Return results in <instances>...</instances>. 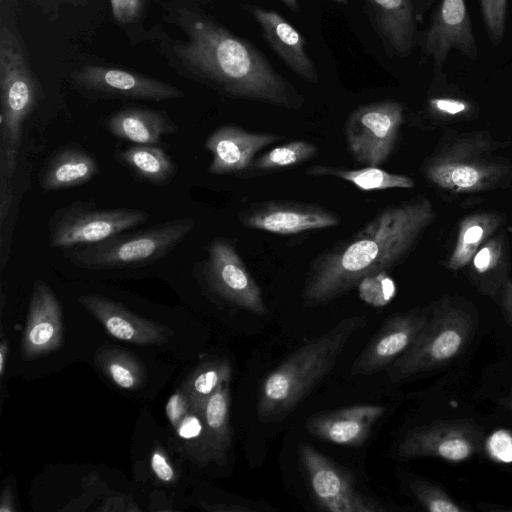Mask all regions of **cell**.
<instances>
[{"label":"cell","instance_id":"1","mask_svg":"<svg viewBox=\"0 0 512 512\" xmlns=\"http://www.w3.org/2000/svg\"><path fill=\"white\" fill-rule=\"evenodd\" d=\"M434 218L432 204L425 197L381 210L357 233L313 260L302 292L303 305L326 304L364 278L387 272L408 254Z\"/></svg>","mask_w":512,"mask_h":512},{"label":"cell","instance_id":"2","mask_svg":"<svg viewBox=\"0 0 512 512\" xmlns=\"http://www.w3.org/2000/svg\"><path fill=\"white\" fill-rule=\"evenodd\" d=\"M188 40L175 51L200 79L232 98L299 109L303 96L251 43L202 16L190 17Z\"/></svg>","mask_w":512,"mask_h":512},{"label":"cell","instance_id":"3","mask_svg":"<svg viewBox=\"0 0 512 512\" xmlns=\"http://www.w3.org/2000/svg\"><path fill=\"white\" fill-rule=\"evenodd\" d=\"M366 324L364 315L346 317L290 354L261 385L258 419L273 423L291 413L333 369L349 340Z\"/></svg>","mask_w":512,"mask_h":512},{"label":"cell","instance_id":"4","mask_svg":"<svg viewBox=\"0 0 512 512\" xmlns=\"http://www.w3.org/2000/svg\"><path fill=\"white\" fill-rule=\"evenodd\" d=\"M0 164L1 181L15 170L23 125L36 101V86L22 46L6 27L0 32Z\"/></svg>","mask_w":512,"mask_h":512},{"label":"cell","instance_id":"5","mask_svg":"<svg viewBox=\"0 0 512 512\" xmlns=\"http://www.w3.org/2000/svg\"><path fill=\"white\" fill-rule=\"evenodd\" d=\"M194 227V218H176L145 230L122 232L98 243L73 247L66 256L76 266L90 270L145 265L167 255Z\"/></svg>","mask_w":512,"mask_h":512},{"label":"cell","instance_id":"6","mask_svg":"<svg viewBox=\"0 0 512 512\" xmlns=\"http://www.w3.org/2000/svg\"><path fill=\"white\" fill-rule=\"evenodd\" d=\"M476 323L466 310L448 302L430 309L428 320L412 347L389 369L393 382L446 365L468 346Z\"/></svg>","mask_w":512,"mask_h":512},{"label":"cell","instance_id":"7","mask_svg":"<svg viewBox=\"0 0 512 512\" xmlns=\"http://www.w3.org/2000/svg\"><path fill=\"white\" fill-rule=\"evenodd\" d=\"M299 463L315 503L330 512H385V504L360 489L353 475L313 445H298Z\"/></svg>","mask_w":512,"mask_h":512},{"label":"cell","instance_id":"8","mask_svg":"<svg viewBox=\"0 0 512 512\" xmlns=\"http://www.w3.org/2000/svg\"><path fill=\"white\" fill-rule=\"evenodd\" d=\"M404 120V106L395 100L361 105L347 118L344 133L355 161L379 167L392 153Z\"/></svg>","mask_w":512,"mask_h":512},{"label":"cell","instance_id":"9","mask_svg":"<svg viewBox=\"0 0 512 512\" xmlns=\"http://www.w3.org/2000/svg\"><path fill=\"white\" fill-rule=\"evenodd\" d=\"M489 144L463 140L433 158L425 167V176L436 186L458 193L479 192L494 187L507 173V167L482 156Z\"/></svg>","mask_w":512,"mask_h":512},{"label":"cell","instance_id":"10","mask_svg":"<svg viewBox=\"0 0 512 512\" xmlns=\"http://www.w3.org/2000/svg\"><path fill=\"white\" fill-rule=\"evenodd\" d=\"M148 217V212L139 209L70 205L52 217L49 243L53 248L65 249L98 243L145 223Z\"/></svg>","mask_w":512,"mask_h":512},{"label":"cell","instance_id":"11","mask_svg":"<svg viewBox=\"0 0 512 512\" xmlns=\"http://www.w3.org/2000/svg\"><path fill=\"white\" fill-rule=\"evenodd\" d=\"M483 445V431L471 419L438 420L410 430L398 445L404 459L438 458L459 463L473 457Z\"/></svg>","mask_w":512,"mask_h":512},{"label":"cell","instance_id":"12","mask_svg":"<svg viewBox=\"0 0 512 512\" xmlns=\"http://www.w3.org/2000/svg\"><path fill=\"white\" fill-rule=\"evenodd\" d=\"M209 287L225 301L256 315H266L261 288L233 245L216 238L208 247L203 267Z\"/></svg>","mask_w":512,"mask_h":512},{"label":"cell","instance_id":"13","mask_svg":"<svg viewBox=\"0 0 512 512\" xmlns=\"http://www.w3.org/2000/svg\"><path fill=\"white\" fill-rule=\"evenodd\" d=\"M429 314L430 309H413L385 319L353 362L351 374L368 376L390 367L415 343Z\"/></svg>","mask_w":512,"mask_h":512},{"label":"cell","instance_id":"14","mask_svg":"<svg viewBox=\"0 0 512 512\" xmlns=\"http://www.w3.org/2000/svg\"><path fill=\"white\" fill-rule=\"evenodd\" d=\"M422 50L441 72L452 50L471 61L478 56L477 45L465 0H441L426 29Z\"/></svg>","mask_w":512,"mask_h":512},{"label":"cell","instance_id":"15","mask_svg":"<svg viewBox=\"0 0 512 512\" xmlns=\"http://www.w3.org/2000/svg\"><path fill=\"white\" fill-rule=\"evenodd\" d=\"M244 226L265 232L293 235L338 225L340 217L322 206L297 201L253 204L240 215Z\"/></svg>","mask_w":512,"mask_h":512},{"label":"cell","instance_id":"16","mask_svg":"<svg viewBox=\"0 0 512 512\" xmlns=\"http://www.w3.org/2000/svg\"><path fill=\"white\" fill-rule=\"evenodd\" d=\"M75 83L93 94L162 101L184 96L170 84L136 73L102 66H85L73 74Z\"/></svg>","mask_w":512,"mask_h":512},{"label":"cell","instance_id":"17","mask_svg":"<svg viewBox=\"0 0 512 512\" xmlns=\"http://www.w3.org/2000/svg\"><path fill=\"white\" fill-rule=\"evenodd\" d=\"M63 342L60 303L51 288L37 279L30 298L21 355L30 360L58 350Z\"/></svg>","mask_w":512,"mask_h":512},{"label":"cell","instance_id":"18","mask_svg":"<svg viewBox=\"0 0 512 512\" xmlns=\"http://www.w3.org/2000/svg\"><path fill=\"white\" fill-rule=\"evenodd\" d=\"M280 138L273 133L251 132L233 125L221 126L205 141V148L212 155L208 170L215 175H241L258 152Z\"/></svg>","mask_w":512,"mask_h":512},{"label":"cell","instance_id":"19","mask_svg":"<svg viewBox=\"0 0 512 512\" xmlns=\"http://www.w3.org/2000/svg\"><path fill=\"white\" fill-rule=\"evenodd\" d=\"M78 300L111 336L119 340L136 345H161L173 334L168 327L139 317L118 302L101 295L86 294Z\"/></svg>","mask_w":512,"mask_h":512},{"label":"cell","instance_id":"20","mask_svg":"<svg viewBox=\"0 0 512 512\" xmlns=\"http://www.w3.org/2000/svg\"><path fill=\"white\" fill-rule=\"evenodd\" d=\"M384 413L382 405H353L317 413L306 421L305 427L309 434L322 441L358 447L367 441Z\"/></svg>","mask_w":512,"mask_h":512},{"label":"cell","instance_id":"21","mask_svg":"<svg viewBox=\"0 0 512 512\" xmlns=\"http://www.w3.org/2000/svg\"><path fill=\"white\" fill-rule=\"evenodd\" d=\"M244 8L258 23L271 49L300 78L309 83L319 80L316 66L305 50L302 35L279 13L247 4Z\"/></svg>","mask_w":512,"mask_h":512},{"label":"cell","instance_id":"22","mask_svg":"<svg viewBox=\"0 0 512 512\" xmlns=\"http://www.w3.org/2000/svg\"><path fill=\"white\" fill-rule=\"evenodd\" d=\"M370 21L390 56L407 57L416 38L412 0H363Z\"/></svg>","mask_w":512,"mask_h":512},{"label":"cell","instance_id":"23","mask_svg":"<svg viewBox=\"0 0 512 512\" xmlns=\"http://www.w3.org/2000/svg\"><path fill=\"white\" fill-rule=\"evenodd\" d=\"M107 127L114 136L134 144L157 145L165 135L177 131V125L160 111L126 108L111 115Z\"/></svg>","mask_w":512,"mask_h":512},{"label":"cell","instance_id":"24","mask_svg":"<svg viewBox=\"0 0 512 512\" xmlns=\"http://www.w3.org/2000/svg\"><path fill=\"white\" fill-rule=\"evenodd\" d=\"M98 170V163L91 154L75 147L64 148L44 166L40 185L45 191L72 188L91 180Z\"/></svg>","mask_w":512,"mask_h":512},{"label":"cell","instance_id":"25","mask_svg":"<svg viewBox=\"0 0 512 512\" xmlns=\"http://www.w3.org/2000/svg\"><path fill=\"white\" fill-rule=\"evenodd\" d=\"M212 462L223 464L232 442L230 426V388L224 383L201 406Z\"/></svg>","mask_w":512,"mask_h":512},{"label":"cell","instance_id":"26","mask_svg":"<svg viewBox=\"0 0 512 512\" xmlns=\"http://www.w3.org/2000/svg\"><path fill=\"white\" fill-rule=\"evenodd\" d=\"M501 222L496 213H476L464 217L459 224L458 237L447 267L459 270L474 257L480 246L488 240Z\"/></svg>","mask_w":512,"mask_h":512},{"label":"cell","instance_id":"27","mask_svg":"<svg viewBox=\"0 0 512 512\" xmlns=\"http://www.w3.org/2000/svg\"><path fill=\"white\" fill-rule=\"evenodd\" d=\"M307 173L314 176H333L340 178L363 191L393 188L410 189L414 187V181L410 177L391 173L374 166H366L360 169H343L316 165L307 169Z\"/></svg>","mask_w":512,"mask_h":512},{"label":"cell","instance_id":"28","mask_svg":"<svg viewBox=\"0 0 512 512\" xmlns=\"http://www.w3.org/2000/svg\"><path fill=\"white\" fill-rule=\"evenodd\" d=\"M120 160L140 178L164 184L175 175V165L170 156L157 145L135 144L120 153Z\"/></svg>","mask_w":512,"mask_h":512},{"label":"cell","instance_id":"29","mask_svg":"<svg viewBox=\"0 0 512 512\" xmlns=\"http://www.w3.org/2000/svg\"><path fill=\"white\" fill-rule=\"evenodd\" d=\"M95 362L103 373L122 389H139L147 380L145 366L124 349L101 348L95 355Z\"/></svg>","mask_w":512,"mask_h":512},{"label":"cell","instance_id":"30","mask_svg":"<svg viewBox=\"0 0 512 512\" xmlns=\"http://www.w3.org/2000/svg\"><path fill=\"white\" fill-rule=\"evenodd\" d=\"M231 376L232 366L226 358H214L198 365L181 386L190 408L200 409L218 387L230 382Z\"/></svg>","mask_w":512,"mask_h":512},{"label":"cell","instance_id":"31","mask_svg":"<svg viewBox=\"0 0 512 512\" xmlns=\"http://www.w3.org/2000/svg\"><path fill=\"white\" fill-rule=\"evenodd\" d=\"M318 147L304 140L277 146L256 158L240 176L249 178L297 166L314 158Z\"/></svg>","mask_w":512,"mask_h":512},{"label":"cell","instance_id":"32","mask_svg":"<svg viewBox=\"0 0 512 512\" xmlns=\"http://www.w3.org/2000/svg\"><path fill=\"white\" fill-rule=\"evenodd\" d=\"M180 446L188 458L202 467L212 462L201 409H191L174 428Z\"/></svg>","mask_w":512,"mask_h":512},{"label":"cell","instance_id":"33","mask_svg":"<svg viewBox=\"0 0 512 512\" xmlns=\"http://www.w3.org/2000/svg\"><path fill=\"white\" fill-rule=\"evenodd\" d=\"M407 489L412 498L430 512H467L461 503L454 500L440 485L422 477L409 480Z\"/></svg>","mask_w":512,"mask_h":512},{"label":"cell","instance_id":"34","mask_svg":"<svg viewBox=\"0 0 512 512\" xmlns=\"http://www.w3.org/2000/svg\"><path fill=\"white\" fill-rule=\"evenodd\" d=\"M480 5L490 39L498 45L505 33L507 0H480Z\"/></svg>","mask_w":512,"mask_h":512},{"label":"cell","instance_id":"35","mask_svg":"<svg viewBox=\"0 0 512 512\" xmlns=\"http://www.w3.org/2000/svg\"><path fill=\"white\" fill-rule=\"evenodd\" d=\"M358 286L363 299L371 303H385L395 294L394 282L386 271L364 278Z\"/></svg>","mask_w":512,"mask_h":512},{"label":"cell","instance_id":"36","mask_svg":"<svg viewBox=\"0 0 512 512\" xmlns=\"http://www.w3.org/2000/svg\"><path fill=\"white\" fill-rule=\"evenodd\" d=\"M503 251L502 239L495 237L485 241L473 257V267L478 274L487 273L496 268Z\"/></svg>","mask_w":512,"mask_h":512},{"label":"cell","instance_id":"37","mask_svg":"<svg viewBox=\"0 0 512 512\" xmlns=\"http://www.w3.org/2000/svg\"><path fill=\"white\" fill-rule=\"evenodd\" d=\"M472 105L465 99L453 97H432L428 100V110L438 117L463 116L472 111Z\"/></svg>","mask_w":512,"mask_h":512},{"label":"cell","instance_id":"38","mask_svg":"<svg viewBox=\"0 0 512 512\" xmlns=\"http://www.w3.org/2000/svg\"><path fill=\"white\" fill-rule=\"evenodd\" d=\"M150 466L156 478L165 484H174L177 481V472L169 456L161 446L153 449Z\"/></svg>","mask_w":512,"mask_h":512},{"label":"cell","instance_id":"39","mask_svg":"<svg viewBox=\"0 0 512 512\" xmlns=\"http://www.w3.org/2000/svg\"><path fill=\"white\" fill-rule=\"evenodd\" d=\"M487 452L495 461H512V434L506 430L492 434L487 442Z\"/></svg>","mask_w":512,"mask_h":512},{"label":"cell","instance_id":"40","mask_svg":"<svg viewBox=\"0 0 512 512\" xmlns=\"http://www.w3.org/2000/svg\"><path fill=\"white\" fill-rule=\"evenodd\" d=\"M165 410L170 424L173 428H176V426L190 410V403L188 398L181 388L176 390L170 396L167 401Z\"/></svg>","mask_w":512,"mask_h":512},{"label":"cell","instance_id":"41","mask_svg":"<svg viewBox=\"0 0 512 512\" xmlns=\"http://www.w3.org/2000/svg\"><path fill=\"white\" fill-rule=\"evenodd\" d=\"M143 0H110L113 16L121 23H129L136 19Z\"/></svg>","mask_w":512,"mask_h":512},{"label":"cell","instance_id":"42","mask_svg":"<svg viewBox=\"0 0 512 512\" xmlns=\"http://www.w3.org/2000/svg\"><path fill=\"white\" fill-rule=\"evenodd\" d=\"M501 305L506 318L512 323V282L506 280L501 293Z\"/></svg>","mask_w":512,"mask_h":512},{"label":"cell","instance_id":"43","mask_svg":"<svg viewBox=\"0 0 512 512\" xmlns=\"http://www.w3.org/2000/svg\"><path fill=\"white\" fill-rule=\"evenodd\" d=\"M0 504V512H13L16 510L13 493L10 486H7L3 489Z\"/></svg>","mask_w":512,"mask_h":512},{"label":"cell","instance_id":"44","mask_svg":"<svg viewBox=\"0 0 512 512\" xmlns=\"http://www.w3.org/2000/svg\"><path fill=\"white\" fill-rule=\"evenodd\" d=\"M9 355V345L7 340L2 337L1 343H0V376L1 378L4 377L5 374V366Z\"/></svg>","mask_w":512,"mask_h":512},{"label":"cell","instance_id":"45","mask_svg":"<svg viewBox=\"0 0 512 512\" xmlns=\"http://www.w3.org/2000/svg\"><path fill=\"white\" fill-rule=\"evenodd\" d=\"M499 402L505 409L512 412V388L506 395L499 399Z\"/></svg>","mask_w":512,"mask_h":512},{"label":"cell","instance_id":"46","mask_svg":"<svg viewBox=\"0 0 512 512\" xmlns=\"http://www.w3.org/2000/svg\"><path fill=\"white\" fill-rule=\"evenodd\" d=\"M284 5L288 7L291 11L298 12L299 4L298 0H280Z\"/></svg>","mask_w":512,"mask_h":512},{"label":"cell","instance_id":"47","mask_svg":"<svg viewBox=\"0 0 512 512\" xmlns=\"http://www.w3.org/2000/svg\"><path fill=\"white\" fill-rule=\"evenodd\" d=\"M431 0H418V3L420 5V8L419 9H424L423 7H425Z\"/></svg>","mask_w":512,"mask_h":512},{"label":"cell","instance_id":"48","mask_svg":"<svg viewBox=\"0 0 512 512\" xmlns=\"http://www.w3.org/2000/svg\"><path fill=\"white\" fill-rule=\"evenodd\" d=\"M337 2H346L347 0H335Z\"/></svg>","mask_w":512,"mask_h":512}]
</instances>
